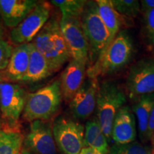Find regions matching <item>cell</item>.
Returning a JSON list of instances; mask_svg holds the SVG:
<instances>
[{
    "mask_svg": "<svg viewBox=\"0 0 154 154\" xmlns=\"http://www.w3.org/2000/svg\"><path fill=\"white\" fill-rule=\"evenodd\" d=\"M79 154H101L100 153L99 151H96L91 148L89 147H84V149L82 150Z\"/></svg>",
    "mask_w": 154,
    "mask_h": 154,
    "instance_id": "cell-29",
    "label": "cell"
},
{
    "mask_svg": "<svg viewBox=\"0 0 154 154\" xmlns=\"http://www.w3.org/2000/svg\"><path fill=\"white\" fill-rule=\"evenodd\" d=\"M126 85L131 99L154 94V59L146 58L134 63L127 76Z\"/></svg>",
    "mask_w": 154,
    "mask_h": 154,
    "instance_id": "cell-9",
    "label": "cell"
},
{
    "mask_svg": "<svg viewBox=\"0 0 154 154\" xmlns=\"http://www.w3.org/2000/svg\"><path fill=\"white\" fill-rule=\"evenodd\" d=\"M136 138V120L128 106H123L116 115L111 132V139L116 144L135 141Z\"/></svg>",
    "mask_w": 154,
    "mask_h": 154,
    "instance_id": "cell-15",
    "label": "cell"
},
{
    "mask_svg": "<svg viewBox=\"0 0 154 154\" xmlns=\"http://www.w3.org/2000/svg\"><path fill=\"white\" fill-rule=\"evenodd\" d=\"M96 2L97 4L100 17L109 31L110 35V44L124 24V17L115 10L111 3V0H97Z\"/></svg>",
    "mask_w": 154,
    "mask_h": 154,
    "instance_id": "cell-18",
    "label": "cell"
},
{
    "mask_svg": "<svg viewBox=\"0 0 154 154\" xmlns=\"http://www.w3.org/2000/svg\"><path fill=\"white\" fill-rule=\"evenodd\" d=\"M56 145L63 154H79L85 147L84 127L76 121L61 116L52 126Z\"/></svg>",
    "mask_w": 154,
    "mask_h": 154,
    "instance_id": "cell-6",
    "label": "cell"
},
{
    "mask_svg": "<svg viewBox=\"0 0 154 154\" xmlns=\"http://www.w3.org/2000/svg\"><path fill=\"white\" fill-rule=\"evenodd\" d=\"M29 46L30 58L28 70L20 82L34 83L45 79L52 73L44 56L36 49L33 44L30 43Z\"/></svg>",
    "mask_w": 154,
    "mask_h": 154,
    "instance_id": "cell-17",
    "label": "cell"
},
{
    "mask_svg": "<svg viewBox=\"0 0 154 154\" xmlns=\"http://www.w3.org/2000/svg\"><path fill=\"white\" fill-rule=\"evenodd\" d=\"M61 99L60 81L56 80L26 95L23 116L29 122L49 120L59 111Z\"/></svg>",
    "mask_w": 154,
    "mask_h": 154,
    "instance_id": "cell-3",
    "label": "cell"
},
{
    "mask_svg": "<svg viewBox=\"0 0 154 154\" xmlns=\"http://www.w3.org/2000/svg\"><path fill=\"white\" fill-rule=\"evenodd\" d=\"M20 154H32L30 150H29L27 148H23Z\"/></svg>",
    "mask_w": 154,
    "mask_h": 154,
    "instance_id": "cell-30",
    "label": "cell"
},
{
    "mask_svg": "<svg viewBox=\"0 0 154 154\" xmlns=\"http://www.w3.org/2000/svg\"><path fill=\"white\" fill-rule=\"evenodd\" d=\"M2 128V120H1V119H0V128Z\"/></svg>",
    "mask_w": 154,
    "mask_h": 154,
    "instance_id": "cell-34",
    "label": "cell"
},
{
    "mask_svg": "<svg viewBox=\"0 0 154 154\" xmlns=\"http://www.w3.org/2000/svg\"><path fill=\"white\" fill-rule=\"evenodd\" d=\"M152 150L150 146L135 140L126 144L115 143L109 149V154H151Z\"/></svg>",
    "mask_w": 154,
    "mask_h": 154,
    "instance_id": "cell-23",
    "label": "cell"
},
{
    "mask_svg": "<svg viewBox=\"0 0 154 154\" xmlns=\"http://www.w3.org/2000/svg\"><path fill=\"white\" fill-rule=\"evenodd\" d=\"M86 76V64L71 59L59 80L61 94L65 101L72 100L85 81Z\"/></svg>",
    "mask_w": 154,
    "mask_h": 154,
    "instance_id": "cell-14",
    "label": "cell"
},
{
    "mask_svg": "<svg viewBox=\"0 0 154 154\" xmlns=\"http://www.w3.org/2000/svg\"><path fill=\"white\" fill-rule=\"evenodd\" d=\"M99 85L97 79L87 78L69 101V109L74 119L84 121L94 112L96 106Z\"/></svg>",
    "mask_w": 154,
    "mask_h": 154,
    "instance_id": "cell-11",
    "label": "cell"
},
{
    "mask_svg": "<svg viewBox=\"0 0 154 154\" xmlns=\"http://www.w3.org/2000/svg\"><path fill=\"white\" fill-rule=\"evenodd\" d=\"M29 44H19L13 49L8 66L5 70V79L20 82L26 74L29 63Z\"/></svg>",
    "mask_w": 154,
    "mask_h": 154,
    "instance_id": "cell-16",
    "label": "cell"
},
{
    "mask_svg": "<svg viewBox=\"0 0 154 154\" xmlns=\"http://www.w3.org/2000/svg\"><path fill=\"white\" fill-rule=\"evenodd\" d=\"M154 105V94L139 97L133 107V111L138 121V134L143 143H146L148 138V126L150 114Z\"/></svg>",
    "mask_w": 154,
    "mask_h": 154,
    "instance_id": "cell-19",
    "label": "cell"
},
{
    "mask_svg": "<svg viewBox=\"0 0 154 154\" xmlns=\"http://www.w3.org/2000/svg\"><path fill=\"white\" fill-rule=\"evenodd\" d=\"M51 5L46 2H38L31 13L17 27L11 29L10 39L17 45L29 44L49 21Z\"/></svg>",
    "mask_w": 154,
    "mask_h": 154,
    "instance_id": "cell-8",
    "label": "cell"
},
{
    "mask_svg": "<svg viewBox=\"0 0 154 154\" xmlns=\"http://www.w3.org/2000/svg\"><path fill=\"white\" fill-rule=\"evenodd\" d=\"M150 140H151L152 146H153V147H154V132H153V134H152V136H151V139H150Z\"/></svg>",
    "mask_w": 154,
    "mask_h": 154,
    "instance_id": "cell-32",
    "label": "cell"
},
{
    "mask_svg": "<svg viewBox=\"0 0 154 154\" xmlns=\"http://www.w3.org/2000/svg\"><path fill=\"white\" fill-rule=\"evenodd\" d=\"M1 17H0V38H2L3 36V27H2V23Z\"/></svg>",
    "mask_w": 154,
    "mask_h": 154,
    "instance_id": "cell-31",
    "label": "cell"
},
{
    "mask_svg": "<svg viewBox=\"0 0 154 154\" xmlns=\"http://www.w3.org/2000/svg\"><path fill=\"white\" fill-rule=\"evenodd\" d=\"M154 132V105L152 109L151 114H150L149 121V126H148V138L150 140L152 134Z\"/></svg>",
    "mask_w": 154,
    "mask_h": 154,
    "instance_id": "cell-28",
    "label": "cell"
},
{
    "mask_svg": "<svg viewBox=\"0 0 154 154\" xmlns=\"http://www.w3.org/2000/svg\"><path fill=\"white\" fill-rule=\"evenodd\" d=\"M154 9V0H142L140 2V13L144 16Z\"/></svg>",
    "mask_w": 154,
    "mask_h": 154,
    "instance_id": "cell-27",
    "label": "cell"
},
{
    "mask_svg": "<svg viewBox=\"0 0 154 154\" xmlns=\"http://www.w3.org/2000/svg\"><path fill=\"white\" fill-rule=\"evenodd\" d=\"M22 134L14 128H0V154H20L22 150Z\"/></svg>",
    "mask_w": 154,
    "mask_h": 154,
    "instance_id": "cell-21",
    "label": "cell"
},
{
    "mask_svg": "<svg viewBox=\"0 0 154 154\" xmlns=\"http://www.w3.org/2000/svg\"><path fill=\"white\" fill-rule=\"evenodd\" d=\"M88 44V67L93 66L109 44V31L100 17L96 1L86 2L80 18Z\"/></svg>",
    "mask_w": 154,
    "mask_h": 154,
    "instance_id": "cell-4",
    "label": "cell"
},
{
    "mask_svg": "<svg viewBox=\"0 0 154 154\" xmlns=\"http://www.w3.org/2000/svg\"><path fill=\"white\" fill-rule=\"evenodd\" d=\"M151 154H154V149L152 150V153H151Z\"/></svg>",
    "mask_w": 154,
    "mask_h": 154,
    "instance_id": "cell-35",
    "label": "cell"
},
{
    "mask_svg": "<svg viewBox=\"0 0 154 154\" xmlns=\"http://www.w3.org/2000/svg\"><path fill=\"white\" fill-rule=\"evenodd\" d=\"M146 34L148 39L154 46V9L145 15Z\"/></svg>",
    "mask_w": 154,
    "mask_h": 154,
    "instance_id": "cell-26",
    "label": "cell"
},
{
    "mask_svg": "<svg viewBox=\"0 0 154 154\" xmlns=\"http://www.w3.org/2000/svg\"><path fill=\"white\" fill-rule=\"evenodd\" d=\"M126 102L124 92L116 82L104 81L99 85L96 106L97 120L108 141L111 139L116 115Z\"/></svg>",
    "mask_w": 154,
    "mask_h": 154,
    "instance_id": "cell-5",
    "label": "cell"
},
{
    "mask_svg": "<svg viewBox=\"0 0 154 154\" xmlns=\"http://www.w3.org/2000/svg\"><path fill=\"white\" fill-rule=\"evenodd\" d=\"M5 81V79L3 78V76H1L0 75V82H3Z\"/></svg>",
    "mask_w": 154,
    "mask_h": 154,
    "instance_id": "cell-33",
    "label": "cell"
},
{
    "mask_svg": "<svg viewBox=\"0 0 154 154\" xmlns=\"http://www.w3.org/2000/svg\"><path fill=\"white\" fill-rule=\"evenodd\" d=\"M59 25L70 54L71 59L87 65L89 49L83 32L80 19L61 17Z\"/></svg>",
    "mask_w": 154,
    "mask_h": 154,
    "instance_id": "cell-10",
    "label": "cell"
},
{
    "mask_svg": "<svg viewBox=\"0 0 154 154\" xmlns=\"http://www.w3.org/2000/svg\"><path fill=\"white\" fill-rule=\"evenodd\" d=\"M32 43L47 61L51 73L59 71L71 59L57 19L48 21Z\"/></svg>",
    "mask_w": 154,
    "mask_h": 154,
    "instance_id": "cell-1",
    "label": "cell"
},
{
    "mask_svg": "<svg viewBox=\"0 0 154 154\" xmlns=\"http://www.w3.org/2000/svg\"><path fill=\"white\" fill-rule=\"evenodd\" d=\"M87 2L84 0H52L51 5L60 9L63 18L80 19Z\"/></svg>",
    "mask_w": 154,
    "mask_h": 154,
    "instance_id": "cell-22",
    "label": "cell"
},
{
    "mask_svg": "<svg viewBox=\"0 0 154 154\" xmlns=\"http://www.w3.org/2000/svg\"><path fill=\"white\" fill-rule=\"evenodd\" d=\"M26 95L24 88L18 84L0 82V112L7 128L16 129L24 111Z\"/></svg>",
    "mask_w": 154,
    "mask_h": 154,
    "instance_id": "cell-7",
    "label": "cell"
},
{
    "mask_svg": "<svg viewBox=\"0 0 154 154\" xmlns=\"http://www.w3.org/2000/svg\"><path fill=\"white\" fill-rule=\"evenodd\" d=\"M84 145L85 147L91 148L101 154H109L108 140L102 131L97 119L86 122L84 131Z\"/></svg>",
    "mask_w": 154,
    "mask_h": 154,
    "instance_id": "cell-20",
    "label": "cell"
},
{
    "mask_svg": "<svg viewBox=\"0 0 154 154\" xmlns=\"http://www.w3.org/2000/svg\"><path fill=\"white\" fill-rule=\"evenodd\" d=\"M24 140L26 148L37 154H56L57 152L52 126L46 121L31 122Z\"/></svg>",
    "mask_w": 154,
    "mask_h": 154,
    "instance_id": "cell-12",
    "label": "cell"
},
{
    "mask_svg": "<svg viewBox=\"0 0 154 154\" xmlns=\"http://www.w3.org/2000/svg\"><path fill=\"white\" fill-rule=\"evenodd\" d=\"M13 49L8 42L5 41L3 38H0V72L7 69Z\"/></svg>",
    "mask_w": 154,
    "mask_h": 154,
    "instance_id": "cell-25",
    "label": "cell"
},
{
    "mask_svg": "<svg viewBox=\"0 0 154 154\" xmlns=\"http://www.w3.org/2000/svg\"><path fill=\"white\" fill-rule=\"evenodd\" d=\"M36 0H0V17L9 28L14 29L35 8Z\"/></svg>",
    "mask_w": 154,
    "mask_h": 154,
    "instance_id": "cell-13",
    "label": "cell"
},
{
    "mask_svg": "<svg viewBox=\"0 0 154 154\" xmlns=\"http://www.w3.org/2000/svg\"><path fill=\"white\" fill-rule=\"evenodd\" d=\"M133 44L126 32H120L104 50L93 66L86 69L88 78L113 74L129 62L133 54Z\"/></svg>",
    "mask_w": 154,
    "mask_h": 154,
    "instance_id": "cell-2",
    "label": "cell"
},
{
    "mask_svg": "<svg viewBox=\"0 0 154 154\" xmlns=\"http://www.w3.org/2000/svg\"><path fill=\"white\" fill-rule=\"evenodd\" d=\"M115 10L128 18H134L140 12V2L136 0H111Z\"/></svg>",
    "mask_w": 154,
    "mask_h": 154,
    "instance_id": "cell-24",
    "label": "cell"
}]
</instances>
